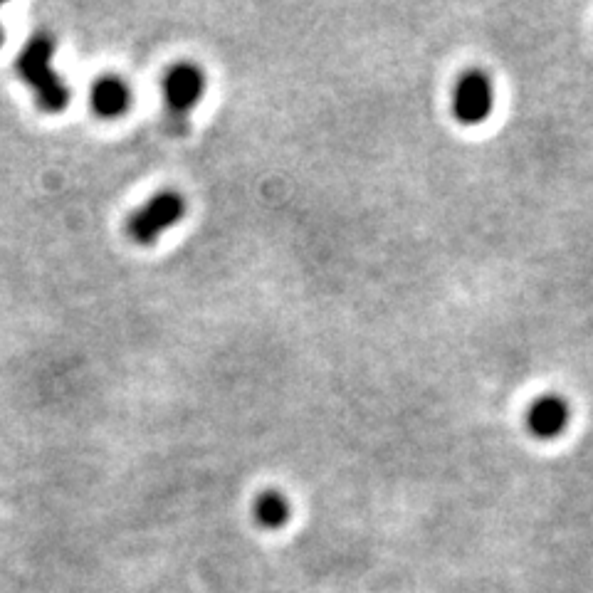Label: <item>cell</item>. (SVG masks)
<instances>
[{
  "label": "cell",
  "mask_w": 593,
  "mask_h": 593,
  "mask_svg": "<svg viewBox=\"0 0 593 593\" xmlns=\"http://www.w3.org/2000/svg\"><path fill=\"white\" fill-rule=\"evenodd\" d=\"M183 213H186V203H183L181 193L176 191H161L151 196L139 211L131 213L127 230L131 240L139 245H154L166 230L181 223Z\"/></svg>",
  "instance_id": "cell-2"
},
{
  "label": "cell",
  "mask_w": 593,
  "mask_h": 593,
  "mask_svg": "<svg viewBox=\"0 0 593 593\" xmlns=\"http://www.w3.org/2000/svg\"><path fill=\"white\" fill-rule=\"evenodd\" d=\"M52 57H55V43L50 35H33L18 55L15 70L20 80L33 89L45 112H62L70 104V89L52 67Z\"/></svg>",
  "instance_id": "cell-1"
},
{
  "label": "cell",
  "mask_w": 593,
  "mask_h": 593,
  "mask_svg": "<svg viewBox=\"0 0 593 593\" xmlns=\"http://www.w3.org/2000/svg\"><path fill=\"white\" fill-rule=\"evenodd\" d=\"M203 92H206V75H203L201 67L191 65V62L171 67L169 75L164 77L166 102L178 114L191 112L203 99Z\"/></svg>",
  "instance_id": "cell-4"
},
{
  "label": "cell",
  "mask_w": 593,
  "mask_h": 593,
  "mask_svg": "<svg viewBox=\"0 0 593 593\" xmlns=\"http://www.w3.org/2000/svg\"><path fill=\"white\" fill-rule=\"evenodd\" d=\"M3 40H5V33H3V25H0V45H3Z\"/></svg>",
  "instance_id": "cell-8"
},
{
  "label": "cell",
  "mask_w": 593,
  "mask_h": 593,
  "mask_svg": "<svg viewBox=\"0 0 593 593\" xmlns=\"http://www.w3.org/2000/svg\"><path fill=\"white\" fill-rule=\"evenodd\" d=\"M253 512L257 522L265 529H280L285 527L287 519H290V502L282 497V492L267 490L255 500Z\"/></svg>",
  "instance_id": "cell-7"
},
{
  "label": "cell",
  "mask_w": 593,
  "mask_h": 593,
  "mask_svg": "<svg viewBox=\"0 0 593 593\" xmlns=\"http://www.w3.org/2000/svg\"><path fill=\"white\" fill-rule=\"evenodd\" d=\"M495 104V89L485 72H467L458 80L453 92V112L460 124H482Z\"/></svg>",
  "instance_id": "cell-3"
},
{
  "label": "cell",
  "mask_w": 593,
  "mask_h": 593,
  "mask_svg": "<svg viewBox=\"0 0 593 593\" xmlns=\"http://www.w3.org/2000/svg\"><path fill=\"white\" fill-rule=\"evenodd\" d=\"M89 104L94 112L104 119H117L122 117L131 104V89L122 77L104 75L94 80L92 89H89Z\"/></svg>",
  "instance_id": "cell-6"
},
{
  "label": "cell",
  "mask_w": 593,
  "mask_h": 593,
  "mask_svg": "<svg viewBox=\"0 0 593 593\" xmlns=\"http://www.w3.org/2000/svg\"><path fill=\"white\" fill-rule=\"evenodd\" d=\"M571 421L569 403L559 396H544L537 403H532L527 413V425L532 435L542 440L559 438Z\"/></svg>",
  "instance_id": "cell-5"
}]
</instances>
